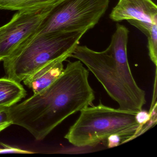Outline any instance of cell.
I'll use <instances>...</instances> for the list:
<instances>
[{
	"label": "cell",
	"mask_w": 157,
	"mask_h": 157,
	"mask_svg": "<svg viewBox=\"0 0 157 157\" xmlns=\"http://www.w3.org/2000/svg\"><path fill=\"white\" fill-rule=\"evenodd\" d=\"M89 71L80 60L69 61L61 75L39 93L9 108L13 124L43 140L67 118L92 105Z\"/></svg>",
	"instance_id": "cell-1"
},
{
	"label": "cell",
	"mask_w": 157,
	"mask_h": 157,
	"mask_svg": "<svg viewBox=\"0 0 157 157\" xmlns=\"http://www.w3.org/2000/svg\"><path fill=\"white\" fill-rule=\"evenodd\" d=\"M86 32H59L30 37L2 60L7 78L21 83L47 63L67 59Z\"/></svg>",
	"instance_id": "cell-2"
},
{
	"label": "cell",
	"mask_w": 157,
	"mask_h": 157,
	"mask_svg": "<svg viewBox=\"0 0 157 157\" xmlns=\"http://www.w3.org/2000/svg\"><path fill=\"white\" fill-rule=\"evenodd\" d=\"M80 112L65 136L71 144L79 147H94L114 134L120 136L123 143L137 135L143 127L136 120V112L115 109L101 102Z\"/></svg>",
	"instance_id": "cell-3"
},
{
	"label": "cell",
	"mask_w": 157,
	"mask_h": 157,
	"mask_svg": "<svg viewBox=\"0 0 157 157\" xmlns=\"http://www.w3.org/2000/svg\"><path fill=\"white\" fill-rule=\"evenodd\" d=\"M109 2L110 0H61L30 37L59 32H87L98 23Z\"/></svg>",
	"instance_id": "cell-4"
},
{
	"label": "cell",
	"mask_w": 157,
	"mask_h": 157,
	"mask_svg": "<svg viewBox=\"0 0 157 157\" xmlns=\"http://www.w3.org/2000/svg\"><path fill=\"white\" fill-rule=\"evenodd\" d=\"M71 57L80 60L102 84L119 109L134 112L142 110L121 79L114 65L110 47L101 52L78 45Z\"/></svg>",
	"instance_id": "cell-5"
},
{
	"label": "cell",
	"mask_w": 157,
	"mask_h": 157,
	"mask_svg": "<svg viewBox=\"0 0 157 157\" xmlns=\"http://www.w3.org/2000/svg\"><path fill=\"white\" fill-rule=\"evenodd\" d=\"M59 2L40 9L18 11L8 23L1 26L0 58L3 59L10 56L35 34Z\"/></svg>",
	"instance_id": "cell-6"
},
{
	"label": "cell",
	"mask_w": 157,
	"mask_h": 157,
	"mask_svg": "<svg viewBox=\"0 0 157 157\" xmlns=\"http://www.w3.org/2000/svg\"><path fill=\"white\" fill-rule=\"evenodd\" d=\"M128 33L126 26L117 23L109 46L116 69L132 97L142 109L147 102L146 92L137 84L129 67L127 56Z\"/></svg>",
	"instance_id": "cell-7"
},
{
	"label": "cell",
	"mask_w": 157,
	"mask_h": 157,
	"mask_svg": "<svg viewBox=\"0 0 157 157\" xmlns=\"http://www.w3.org/2000/svg\"><path fill=\"white\" fill-rule=\"evenodd\" d=\"M109 18L116 22L136 20L153 24L157 22V6L152 0H118Z\"/></svg>",
	"instance_id": "cell-8"
},
{
	"label": "cell",
	"mask_w": 157,
	"mask_h": 157,
	"mask_svg": "<svg viewBox=\"0 0 157 157\" xmlns=\"http://www.w3.org/2000/svg\"><path fill=\"white\" fill-rule=\"evenodd\" d=\"M67 59L60 58L51 61L25 78L23 81L34 94L39 93L50 86L63 72V62Z\"/></svg>",
	"instance_id": "cell-9"
},
{
	"label": "cell",
	"mask_w": 157,
	"mask_h": 157,
	"mask_svg": "<svg viewBox=\"0 0 157 157\" xmlns=\"http://www.w3.org/2000/svg\"><path fill=\"white\" fill-rule=\"evenodd\" d=\"M27 92L20 82L9 78H0V107H9L25 98Z\"/></svg>",
	"instance_id": "cell-10"
},
{
	"label": "cell",
	"mask_w": 157,
	"mask_h": 157,
	"mask_svg": "<svg viewBox=\"0 0 157 157\" xmlns=\"http://www.w3.org/2000/svg\"><path fill=\"white\" fill-rule=\"evenodd\" d=\"M61 0H0V10L20 11L35 10L56 4Z\"/></svg>",
	"instance_id": "cell-11"
},
{
	"label": "cell",
	"mask_w": 157,
	"mask_h": 157,
	"mask_svg": "<svg viewBox=\"0 0 157 157\" xmlns=\"http://www.w3.org/2000/svg\"><path fill=\"white\" fill-rule=\"evenodd\" d=\"M149 56L155 67L157 65V22L153 24L147 36Z\"/></svg>",
	"instance_id": "cell-12"
},
{
	"label": "cell",
	"mask_w": 157,
	"mask_h": 157,
	"mask_svg": "<svg viewBox=\"0 0 157 157\" xmlns=\"http://www.w3.org/2000/svg\"><path fill=\"white\" fill-rule=\"evenodd\" d=\"M13 124L9 113V108L0 107V132Z\"/></svg>",
	"instance_id": "cell-13"
},
{
	"label": "cell",
	"mask_w": 157,
	"mask_h": 157,
	"mask_svg": "<svg viewBox=\"0 0 157 157\" xmlns=\"http://www.w3.org/2000/svg\"><path fill=\"white\" fill-rule=\"evenodd\" d=\"M127 21L128 22V23L130 24L133 26H135V27L139 29L140 31H141L147 36L148 35L152 24H153L136 21V20H128Z\"/></svg>",
	"instance_id": "cell-14"
},
{
	"label": "cell",
	"mask_w": 157,
	"mask_h": 157,
	"mask_svg": "<svg viewBox=\"0 0 157 157\" xmlns=\"http://www.w3.org/2000/svg\"><path fill=\"white\" fill-rule=\"evenodd\" d=\"M153 114H151L149 112L142 110L136 113V119L137 122L140 125L143 127L144 125L149 122L153 118Z\"/></svg>",
	"instance_id": "cell-15"
},
{
	"label": "cell",
	"mask_w": 157,
	"mask_h": 157,
	"mask_svg": "<svg viewBox=\"0 0 157 157\" xmlns=\"http://www.w3.org/2000/svg\"><path fill=\"white\" fill-rule=\"evenodd\" d=\"M106 140L107 141V145L108 148L117 147L120 144H122L123 142L122 137L117 134H114L109 136L106 139Z\"/></svg>",
	"instance_id": "cell-16"
},
{
	"label": "cell",
	"mask_w": 157,
	"mask_h": 157,
	"mask_svg": "<svg viewBox=\"0 0 157 157\" xmlns=\"http://www.w3.org/2000/svg\"><path fill=\"white\" fill-rule=\"evenodd\" d=\"M2 153V148L0 147V154Z\"/></svg>",
	"instance_id": "cell-17"
},
{
	"label": "cell",
	"mask_w": 157,
	"mask_h": 157,
	"mask_svg": "<svg viewBox=\"0 0 157 157\" xmlns=\"http://www.w3.org/2000/svg\"><path fill=\"white\" fill-rule=\"evenodd\" d=\"M2 60H3V59H2L1 58H0V62H1V61H2Z\"/></svg>",
	"instance_id": "cell-18"
}]
</instances>
